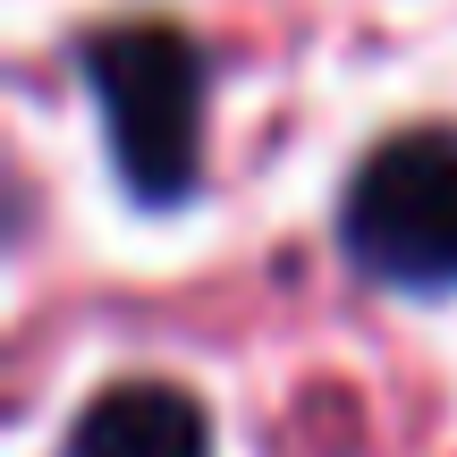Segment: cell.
Segmentation results:
<instances>
[{
	"label": "cell",
	"instance_id": "obj_2",
	"mask_svg": "<svg viewBox=\"0 0 457 457\" xmlns=\"http://www.w3.org/2000/svg\"><path fill=\"white\" fill-rule=\"evenodd\" d=\"M339 228L347 254L390 288H457V128H407L373 145Z\"/></svg>",
	"mask_w": 457,
	"mask_h": 457
},
{
	"label": "cell",
	"instance_id": "obj_3",
	"mask_svg": "<svg viewBox=\"0 0 457 457\" xmlns=\"http://www.w3.org/2000/svg\"><path fill=\"white\" fill-rule=\"evenodd\" d=\"M68 457H212V424L170 381H119L77 415Z\"/></svg>",
	"mask_w": 457,
	"mask_h": 457
},
{
	"label": "cell",
	"instance_id": "obj_1",
	"mask_svg": "<svg viewBox=\"0 0 457 457\" xmlns=\"http://www.w3.org/2000/svg\"><path fill=\"white\" fill-rule=\"evenodd\" d=\"M85 77L102 102V136L136 204H187L204 170V60L179 26L136 17L85 43Z\"/></svg>",
	"mask_w": 457,
	"mask_h": 457
}]
</instances>
